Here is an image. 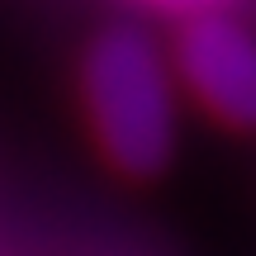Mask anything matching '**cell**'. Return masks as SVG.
Here are the masks:
<instances>
[{"mask_svg":"<svg viewBox=\"0 0 256 256\" xmlns=\"http://www.w3.org/2000/svg\"><path fill=\"white\" fill-rule=\"evenodd\" d=\"M86 110L104 156L128 176L166 166L176 142V76L152 38L114 28L86 57Z\"/></svg>","mask_w":256,"mask_h":256,"instance_id":"1","label":"cell"},{"mask_svg":"<svg viewBox=\"0 0 256 256\" xmlns=\"http://www.w3.org/2000/svg\"><path fill=\"white\" fill-rule=\"evenodd\" d=\"M185 90L232 128H256V34L228 14H200L176 43Z\"/></svg>","mask_w":256,"mask_h":256,"instance_id":"2","label":"cell"},{"mask_svg":"<svg viewBox=\"0 0 256 256\" xmlns=\"http://www.w3.org/2000/svg\"><path fill=\"white\" fill-rule=\"evenodd\" d=\"M152 10H166V14H190V19H200V14H218V5L223 0H147Z\"/></svg>","mask_w":256,"mask_h":256,"instance_id":"3","label":"cell"}]
</instances>
